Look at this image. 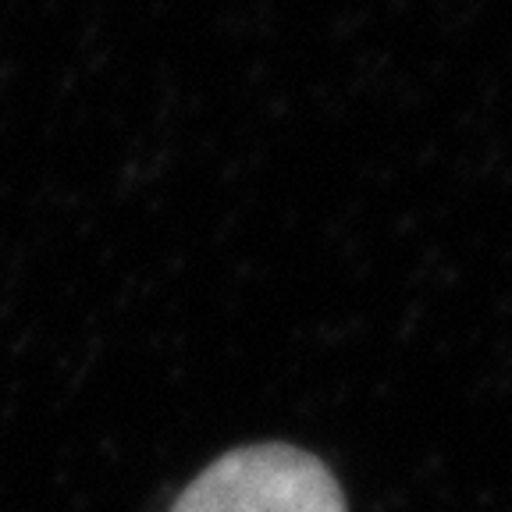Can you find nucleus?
Wrapping results in <instances>:
<instances>
[{
  "label": "nucleus",
  "mask_w": 512,
  "mask_h": 512,
  "mask_svg": "<svg viewBox=\"0 0 512 512\" xmlns=\"http://www.w3.org/2000/svg\"><path fill=\"white\" fill-rule=\"evenodd\" d=\"M171 512H345V498L317 456L292 445H253L210 463Z\"/></svg>",
  "instance_id": "nucleus-1"
}]
</instances>
